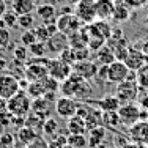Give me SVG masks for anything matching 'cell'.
<instances>
[{"label": "cell", "mask_w": 148, "mask_h": 148, "mask_svg": "<svg viewBox=\"0 0 148 148\" xmlns=\"http://www.w3.org/2000/svg\"><path fill=\"white\" fill-rule=\"evenodd\" d=\"M60 91H62V96L74 98V99H82V101H88V96L93 93L88 80L77 76L74 73L68 79H65L60 84Z\"/></svg>", "instance_id": "cell-1"}, {"label": "cell", "mask_w": 148, "mask_h": 148, "mask_svg": "<svg viewBox=\"0 0 148 148\" xmlns=\"http://www.w3.org/2000/svg\"><path fill=\"white\" fill-rule=\"evenodd\" d=\"M32 96L29 93H25L24 90L17 91L13 98H10L6 101V110L8 114H11L13 117H25L29 115V112H32Z\"/></svg>", "instance_id": "cell-2"}, {"label": "cell", "mask_w": 148, "mask_h": 148, "mask_svg": "<svg viewBox=\"0 0 148 148\" xmlns=\"http://www.w3.org/2000/svg\"><path fill=\"white\" fill-rule=\"evenodd\" d=\"M115 96L120 99L121 104L132 103L134 99L139 98V85H137V82H136V71H131L128 79L123 80L121 84L117 85Z\"/></svg>", "instance_id": "cell-3"}, {"label": "cell", "mask_w": 148, "mask_h": 148, "mask_svg": "<svg viewBox=\"0 0 148 148\" xmlns=\"http://www.w3.org/2000/svg\"><path fill=\"white\" fill-rule=\"evenodd\" d=\"M46 66H47V74H49V77L55 79L58 84H62L63 80L68 79V77L73 74V66L68 65V63H65L62 58L47 60Z\"/></svg>", "instance_id": "cell-4"}, {"label": "cell", "mask_w": 148, "mask_h": 148, "mask_svg": "<svg viewBox=\"0 0 148 148\" xmlns=\"http://www.w3.org/2000/svg\"><path fill=\"white\" fill-rule=\"evenodd\" d=\"M55 25H57L58 32L65 33L66 36H71V35L76 33V32L82 30L84 27H85L84 22L74 14V13H69V14H60L57 22H55Z\"/></svg>", "instance_id": "cell-5"}, {"label": "cell", "mask_w": 148, "mask_h": 148, "mask_svg": "<svg viewBox=\"0 0 148 148\" xmlns=\"http://www.w3.org/2000/svg\"><path fill=\"white\" fill-rule=\"evenodd\" d=\"M117 114L120 117V123H121V125L132 126L134 123H137L142 118V109H140V106H137L134 103H126V104L120 106Z\"/></svg>", "instance_id": "cell-6"}, {"label": "cell", "mask_w": 148, "mask_h": 148, "mask_svg": "<svg viewBox=\"0 0 148 148\" xmlns=\"http://www.w3.org/2000/svg\"><path fill=\"white\" fill-rule=\"evenodd\" d=\"M80 104L77 103V99L68 96H60L55 101V112L60 118H71L74 115H77Z\"/></svg>", "instance_id": "cell-7"}, {"label": "cell", "mask_w": 148, "mask_h": 148, "mask_svg": "<svg viewBox=\"0 0 148 148\" xmlns=\"http://www.w3.org/2000/svg\"><path fill=\"white\" fill-rule=\"evenodd\" d=\"M131 74V69L126 66L125 62L121 60H115L114 63L107 66V80L109 84H121L123 80H126Z\"/></svg>", "instance_id": "cell-8"}, {"label": "cell", "mask_w": 148, "mask_h": 148, "mask_svg": "<svg viewBox=\"0 0 148 148\" xmlns=\"http://www.w3.org/2000/svg\"><path fill=\"white\" fill-rule=\"evenodd\" d=\"M17 91H21V84L13 74H0V99L8 101Z\"/></svg>", "instance_id": "cell-9"}, {"label": "cell", "mask_w": 148, "mask_h": 148, "mask_svg": "<svg viewBox=\"0 0 148 148\" xmlns=\"http://www.w3.org/2000/svg\"><path fill=\"white\" fill-rule=\"evenodd\" d=\"M74 14L79 17L84 24H91L96 21V11H95L93 0H80L74 5Z\"/></svg>", "instance_id": "cell-10"}, {"label": "cell", "mask_w": 148, "mask_h": 148, "mask_svg": "<svg viewBox=\"0 0 148 148\" xmlns=\"http://www.w3.org/2000/svg\"><path fill=\"white\" fill-rule=\"evenodd\" d=\"M128 136L131 142H136L142 147H147L148 145V120H139L132 126H129Z\"/></svg>", "instance_id": "cell-11"}, {"label": "cell", "mask_w": 148, "mask_h": 148, "mask_svg": "<svg viewBox=\"0 0 148 148\" xmlns=\"http://www.w3.org/2000/svg\"><path fill=\"white\" fill-rule=\"evenodd\" d=\"M35 16L41 21V24L44 25H51V24H55L58 19L57 16V10L52 3H43V5L36 6V11H35Z\"/></svg>", "instance_id": "cell-12"}, {"label": "cell", "mask_w": 148, "mask_h": 148, "mask_svg": "<svg viewBox=\"0 0 148 148\" xmlns=\"http://www.w3.org/2000/svg\"><path fill=\"white\" fill-rule=\"evenodd\" d=\"M98 68L99 66L96 65L95 62H90V60H84V62H76L73 65V73L77 74V76L84 77L87 80H91L95 79L98 73Z\"/></svg>", "instance_id": "cell-13"}, {"label": "cell", "mask_w": 148, "mask_h": 148, "mask_svg": "<svg viewBox=\"0 0 148 148\" xmlns=\"http://www.w3.org/2000/svg\"><path fill=\"white\" fill-rule=\"evenodd\" d=\"M46 46H47V51L60 55L65 49L69 47V36H66L62 32H55V33L46 41Z\"/></svg>", "instance_id": "cell-14"}, {"label": "cell", "mask_w": 148, "mask_h": 148, "mask_svg": "<svg viewBox=\"0 0 148 148\" xmlns=\"http://www.w3.org/2000/svg\"><path fill=\"white\" fill-rule=\"evenodd\" d=\"M46 63H47V60H35L33 63H30L25 68V74L30 82H36V80H41L49 76Z\"/></svg>", "instance_id": "cell-15"}, {"label": "cell", "mask_w": 148, "mask_h": 148, "mask_svg": "<svg viewBox=\"0 0 148 148\" xmlns=\"http://www.w3.org/2000/svg\"><path fill=\"white\" fill-rule=\"evenodd\" d=\"M148 60V55H145L142 52V49H134V47H129L128 51V55H126V58L123 60V62L126 63V66H128L131 71H137L139 68H142Z\"/></svg>", "instance_id": "cell-16"}, {"label": "cell", "mask_w": 148, "mask_h": 148, "mask_svg": "<svg viewBox=\"0 0 148 148\" xmlns=\"http://www.w3.org/2000/svg\"><path fill=\"white\" fill-rule=\"evenodd\" d=\"M95 11H96V19H112L115 11V2L114 0H95Z\"/></svg>", "instance_id": "cell-17"}, {"label": "cell", "mask_w": 148, "mask_h": 148, "mask_svg": "<svg viewBox=\"0 0 148 148\" xmlns=\"http://www.w3.org/2000/svg\"><path fill=\"white\" fill-rule=\"evenodd\" d=\"M36 6L38 5L35 3V0H13L11 2V10L17 16L33 14L36 11Z\"/></svg>", "instance_id": "cell-18"}, {"label": "cell", "mask_w": 148, "mask_h": 148, "mask_svg": "<svg viewBox=\"0 0 148 148\" xmlns=\"http://www.w3.org/2000/svg\"><path fill=\"white\" fill-rule=\"evenodd\" d=\"M32 112L33 115L40 117L41 120L49 118V112H51V101L47 98H36L32 103Z\"/></svg>", "instance_id": "cell-19"}, {"label": "cell", "mask_w": 148, "mask_h": 148, "mask_svg": "<svg viewBox=\"0 0 148 148\" xmlns=\"http://www.w3.org/2000/svg\"><path fill=\"white\" fill-rule=\"evenodd\" d=\"M106 128L104 126H96L93 129H88L87 131V142H88V147L90 148H95L101 143H104V137H106Z\"/></svg>", "instance_id": "cell-20"}, {"label": "cell", "mask_w": 148, "mask_h": 148, "mask_svg": "<svg viewBox=\"0 0 148 148\" xmlns=\"http://www.w3.org/2000/svg\"><path fill=\"white\" fill-rule=\"evenodd\" d=\"M95 107L101 109L103 112H117L120 109V106H121V103H120V99L117 96H104L103 99L96 101V103H93Z\"/></svg>", "instance_id": "cell-21"}, {"label": "cell", "mask_w": 148, "mask_h": 148, "mask_svg": "<svg viewBox=\"0 0 148 148\" xmlns=\"http://www.w3.org/2000/svg\"><path fill=\"white\" fill-rule=\"evenodd\" d=\"M66 129H68L69 134H87L85 120H84L82 117H79V115H74V117L68 118Z\"/></svg>", "instance_id": "cell-22"}, {"label": "cell", "mask_w": 148, "mask_h": 148, "mask_svg": "<svg viewBox=\"0 0 148 148\" xmlns=\"http://www.w3.org/2000/svg\"><path fill=\"white\" fill-rule=\"evenodd\" d=\"M117 57H115V52L112 47H109V46H103L101 49H98V62L101 63V65H110V63H114Z\"/></svg>", "instance_id": "cell-23"}, {"label": "cell", "mask_w": 148, "mask_h": 148, "mask_svg": "<svg viewBox=\"0 0 148 148\" xmlns=\"http://www.w3.org/2000/svg\"><path fill=\"white\" fill-rule=\"evenodd\" d=\"M136 82L139 85V88H143V90H148V63L139 68L136 71Z\"/></svg>", "instance_id": "cell-24"}, {"label": "cell", "mask_w": 148, "mask_h": 148, "mask_svg": "<svg viewBox=\"0 0 148 148\" xmlns=\"http://www.w3.org/2000/svg\"><path fill=\"white\" fill-rule=\"evenodd\" d=\"M68 145H71L73 148H85V147H88L87 136L85 134H69L68 136Z\"/></svg>", "instance_id": "cell-25"}, {"label": "cell", "mask_w": 148, "mask_h": 148, "mask_svg": "<svg viewBox=\"0 0 148 148\" xmlns=\"http://www.w3.org/2000/svg\"><path fill=\"white\" fill-rule=\"evenodd\" d=\"M35 22H36V16L24 14V16H19V19H17V27H21L24 30H33L35 25H36Z\"/></svg>", "instance_id": "cell-26"}, {"label": "cell", "mask_w": 148, "mask_h": 148, "mask_svg": "<svg viewBox=\"0 0 148 148\" xmlns=\"http://www.w3.org/2000/svg\"><path fill=\"white\" fill-rule=\"evenodd\" d=\"M117 125H121L120 123V117L117 112H103V126H110V128H114V126Z\"/></svg>", "instance_id": "cell-27"}, {"label": "cell", "mask_w": 148, "mask_h": 148, "mask_svg": "<svg viewBox=\"0 0 148 148\" xmlns=\"http://www.w3.org/2000/svg\"><path fill=\"white\" fill-rule=\"evenodd\" d=\"M57 129H58V123H57V120H54L52 117L46 118L43 121V132L46 134V136H51V137L55 136Z\"/></svg>", "instance_id": "cell-28"}, {"label": "cell", "mask_w": 148, "mask_h": 148, "mask_svg": "<svg viewBox=\"0 0 148 148\" xmlns=\"http://www.w3.org/2000/svg\"><path fill=\"white\" fill-rule=\"evenodd\" d=\"M17 19H19V16H17L16 13L13 11V10H8V11L3 14V17H2V21H3V24H5L6 29L17 27Z\"/></svg>", "instance_id": "cell-29"}, {"label": "cell", "mask_w": 148, "mask_h": 148, "mask_svg": "<svg viewBox=\"0 0 148 148\" xmlns=\"http://www.w3.org/2000/svg\"><path fill=\"white\" fill-rule=\"evenodd\" d=\"M29 52H30V54H33L35 57H44L46 52H47V46H46V43L36 41V43H33L29 47Z\"/></svg>", "instance_id": "cell-30"}, {"label": "cell", "mask_w": 148, "mask_h": 148, "mask_svg": "<svg viewBox=\"0 0 148 148\" xmlns=\"http://www.w3.org/2000/svg\"><path fill=\"white\" fill-rule=\"evenodd\" d=\"M21 41H22V44L25 46V47H30L33 43H36V35H35L33 30H25L22 35H21Z\"/></svg>", "instance_id": "cell-31"}, {"label": "cell", "mask_w": 148, "mask_h": 148, "mask_svg": "<svg viewBox=\"0 0 148 148\" xmlns=\"http://www.w3.org/2000/svg\"><path fill=\"white\" fill-rule=\"evenodd\" d=\"M10 41H11V33H10V29H6V27H0V49L8 47Z\"/></svg>", "instance_id": "cell-32"}, {"label": "cell", "mask_w": 148, "mask_h": 148, "mask_svg": "<svg viewBox=\"0 0 148 148\" xmlns=\"http://www.w3.org/2000/svg\"><path fill=\"white\" fill-rule=\"evenodd\" d=\"M68 143V137L63 136H52L51 142H49V148H62Z\"/></svg>", "instance_id": "cell-33"}, {"label": "cell", "mask_w": 148, "mask_h": 148, "mask_svg": "<svg viewBox=\"0 0 148 148\" xmlns=\"http://www.w3.org/2000/svg\"><path fill=\"white\" fill-rule=\"evenodd\" d=\"M107 66L109 65H101L99 68H98V73H96V76H95V80H96L98 84H109V80H107Z\"/></svg>", "instance_id": "cell-34"}, {"label": "cell", "mask_w": 148, "mask_h": 148, "mask_svg": "<svg viewBox=\"0 0 148 148\" xmlns=\"http://www.w3.org/2000/svg\"><path fill=\"white\" fill-rule=\"evenodd\" d=\"M27 49H29V47H25V46H19V47H16L14 49L16 60H19V62H21V60H25L27 58V52H29Z\"/></svg>", "instance_id": "cell-35"}, {"label": "cell", "mask_w": 148, "mask_h": 148, "mask_svg": "<svg viewBox=\"0 0 148 148\" xmlns=\"http://www.w3.org/2000/svg\"><path fill=\"white\" fill-rule=\"evenodd\" d=\"M148 0H128V3L132 6V8H139V6H143Z\"/></svg>", "instance_id": "cell-36"}, {"label": "cell", "mask_w": 148, "mask_h": 148, "mask_svg": "<svg viewBox=\"0 0 148 148\" xmlns=\"http://www.w3.org/2000/svg\"><path fill=\"white\" fill-rule=\"evenodd\" d=\"M8 11V6H6V2L5 0H0V19L3 17V14Z\"/></svg>", "instance_id": "cell-37"}, {"label": "cell", "mask_w": 148, "mask_h": 148, "mask_svg": "<svg viewBox=\"0 0 148 148\" xmlns=\"http://www.w3.org/2000/svg\"><path fill=\"white\" fill-rule=\"evenodd\" d=\"M121 148H143V147L139 145V143H136V142H131V140H128V142H126Z\"/></svg>", "instance_id": "cell-38"}, {"label": "cell", "mask_w": 148, "mask_h": 148, "mask_svg": "<svg viewBox=\"0 0 148 148\" xmlns=\"http://www.w3.org/2000/svg\"><path fill=\"white\" fill-rule=\"evenodd\" d=\"M6 66V60L5 58H0V69H3Z\"/></svg>", "instance_id": "cell-39"}, {"label": "cell", "mask_w": 148, "mask_h": 148, "mask_svg": "<svg viewBox=\"0 0 148 148\" xmlns=\"http://www.w3.org/2000/svg\"><path fill=\"white\" fill-rule=\"evenodd\" d=\"M68 2L71 3V5H76V3H77V2H80V0H68Z\"/></svg>", "instance_id": "cell-40"}, {"label": "cell", "mask_w": 148, "mask_h": 148, "mask_svg": "<svg viewBox=\"0 0 148 148\" xmlns=\"http://www.w3.org/2000/svg\"><path fill=\"white\" fill-rule=\"evenodd\" d=\"M95 148H107V147H106L104 143H101V145H98V147H95Z\"/></svg>", "instance_id": "cell-41"}, {"label": "cell", "mask_w": 148, "mask_h": 148, "mask_svg": "<svg viewBox=\"0 0 148 148\" xmlns=\"http://www.w3.org/2000/svg\"><path fill=\"white\" fill-rule=\"evenodd\" d=\"M62 148H73V147H71V145H68V143H66V145H65V147H62Z\"/></svg>", "instance_id": "cell-42"}, {"label": "cell", "mask_w": 148, "mask_h": 148, "mask_svg": "<svg viewBox=\"0 0 148 148\" xmlns=\"http://www.w3.org/2000/svg\"><path fill=\"white\" fill-rule=\"evenodd\" d=\"M143 148H148V145H147V147H143Z\"/></svg>", "instance_id": "cell-43"}, {"label": "cell", "mask_w": 148, "mask_h": 148, "mask_svg": "<svg viewBox=\"0 0 148 148\" xmlns=\"http://www.w3.org/2000/svg\"><path fill=\"white\" fill-rule=\"evenodd\" d=\"M114 148H118V147H114Z\"/></svg>", "instance_id": "cell-44"}, {"label": "cell", "mask_w": 148, "mask_h": 148, "mask_svg": "<svg viewBox=\"0 0 148 148\" xmlns=\"http://www.w3.org/2000/svg\"><path fill=\"white\" fill-rule=\"evenodd\" d=\"M93 2H95V0H93Z\"/></svg>", "instance_id": "cell-45"}]
</instances>
